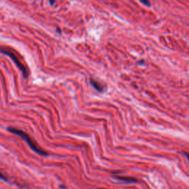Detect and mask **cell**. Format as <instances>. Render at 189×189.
I'll list each match as a JSON object with an SVG mask.
<instances>
[{"mask_svg": "<svg viewBox=\"0 0 189 189\" xmlns=\"http://www.w3.org/2000/svg\"><path fill=\"white\" fill-rule=\"evenodd\" d=\"M7 130L10 133L15 134L18 136H19L20 138H22L23 140H25V142L27 143V145L30 146V148L33 150L34 152H36V154L41 155V156H47L49 154L45 151L44 150H43L42 148L36 143L35 140H33L28 134H27L26 132H24L22 129H17L15 127H8Z\"/></svg>", "mask_w": 189, "mask_h": 189, "instance_id": "1", "label": "cell"}, {"mask_svg": "<svg viewBox=\"0 0 189 189\" xmlns=\"http://www.w3.org/2000/svg\"><path fill=\"white\" fill-rule=\"evenodd\" d=\"M0 53L5 54L10 58L13 62L16 64L17 67L21 70L25 78H27L30 74V71L27 66H26L24 61L21 59V56L17 53L14 49H11L10 47H0Z\"/></svg>", "mask_w": 189, "mask_h": 189, "instance_id": "2", "label": "cell"}, {"mask_svg": "<svg viewBox=\"0 0 189 189\" xmlns=\"http://www.w3.org/2000/svg\"><path fill=\"white\" fill-rule=\"evenodd\" d=\"M114 178L117 180L119 181L123 182L125 183H128V184H132V183H138L139 181L138 180L134 178V177H121V176H115Z\"/></svg>", "mask_w": 189, "mask_h": 189, "instance_id": "3", "label": "cell"}, {"mask_svg": "<svg viewBox=\"0 0 189 189\" xmlns=\"http://www.w3.org/2000/svg\"><path fill=\"white\" fill-rule=\"evenodd\" d=\"M90 81L91 85L97 91H98L100 92H104V85H102L100 83H99L98 81H95V80H94L93 78H90Z\"/></svg>", "mask_w": 189, "mask_h": 189, "instance_id": "4", "label": "cell"}, {"mask_svg": "<svg viewBox=\"0 0 189 189\" xmlns=\"http://www.w3.org/2000/svg\"><path fill=\"white\" fill-rule=\"evenodd\" d=\"M0 180H3V181H5V182H7L8 181V178L2 174V173L0 172Z\"/></svg>", "mask_w": 189, "mask_h": 189, "instance_id": "5", "label": "cell"}, {"mask_svg": "<svg viewBox=\"0 0 189 189\" xmlns=\"http://www.w3.org/2000/svg\"><path fill=\"white\" fill-rule=\"evenodd\" d=\"M140 2H141V3H143V4H144V5H146V6H150V2H149L148 1L142 0V1H140Z\"/></svg>", "mask_w": 189, "mask_h": 189, "instance_id": "6", "label": "cell"}, {"mask_svg": "<svg viewBox=\"0 0 189 189\" xmlns=\"http://www.w3.org/2000/svg\"><path fill=\"white\" fill-rule=\"evenodd\" d=\"M183 154L186 156V157L188 158V163H189V154L188 153H186V152H183Z\"/></svg>", "mask_w": 189, "mask_h": 189, "instance_id": "7", "label": "cell"}, {"mask_svg": "<svg viewBox=\"0 0 189 189\" xmlns=\"http://www.w3.org/2000/svg\"><path fill=\"white\" fill-rule=\"evenodd\" d=\"M55 2H56L55 1H53V2H51V1H49V4H50V5H53V4H54Z\"/></svg>", "mask_w": 189, "mask_h": 189, "instance_id": "8", "label": "cell"}, {"mask_svg": "<svg viewBox=\"0 0 189 189\" xmlns=\"http://www.w3.org/2000/svg\"><path fill=\"white\" fill-rule=\"evenodd\" d=\"M99 189H108V188H99Z\"/></svg>", "mask_w": 189, "mask_h": 189, "instance_id": "9", "label": "cell"}]
</instances>
